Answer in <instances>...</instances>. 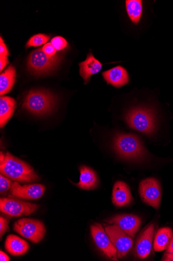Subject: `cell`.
<instances>
[{"instance_id": "cell-8", "label": "cell", "mask_w": 173, "mask_h": 261, "mask_svg": "<svg viewBox=\"0 0 173 261\" xmlns=\"http://www.w3.org/2000/svg\"><path fill=\"white\" fill-rule=\"evenodd\" d=\"M39 205L10 198H1V212L11 217H19L29 216L34 212Z\"/></svg>"}, {"instance_id": "cell-4", "label": "cell", "mask_w": 173, "mask_h": 261, "mask_svg": "<svg viewBox=\"0 0 173 261\" xmlns=\"http://www.w3.org/2000/svg\"><path fill=\"white\" fill-rule=\"evenodd\" d=\"M114 145L118 155L124 159H139L145 153L141 140L132 134L117 135L114 139Z\"/></svg>"}, {"instance_id": "cell-31", "label": "cell", "mask_w": 173, "mask_h": 261, "mask_svg": "<svg viewBox=\"0 0 173 261\" xmlns=\"http://www.w3.org/2000/svg\"><path fill=\"white\" fill-rule=\"evenodd\" d=\"M10 258L9 256L3 251H0V260L1 261H9Z\"/></svg>"}, {"instance_id": "cell-9", "label": "cell", "mask_w": 173, "mask_h": 261, "mask_svg": "<svg viewBox=\"0 0 173 261\" xmlns=\"http://www.w3.org/2000/svg\"><path fill=\"white\" fill-rule=\"evenodd\" d=\"M139 193L143 201L158 209L161 199V188L158 180L154 178H147L141 181Z\"/></svg>"}, {"instance_id": "cell-2", "label": "cell", "mask_w": 173, "mask_h": 261, "mask_svg": "<svg viewBox=\"0 0 173 261\" xmlns=\"http://www.w3.org/2000/svg\"><path fill=\"white\" fill-rule=\"evenodd\" d=\"M56 104L53 95L46 90H34L28 92L22 107L37 115H43L51 112Z\"/></svg>"}, {"instance_id": "cell-24", "label": "cell", "mask_w": 173, "mask_h": 261, "mask_svg": "<svg viewBox=\"0 0 173 261\" xmlns=\"http://www.w3.org/2000/svg\"><path fill=\"white\" fill-rule=\"evenodd\" d=\"M51 43L57 51H60L66 47L67 43L66 40L61 37H56L51 41Z\"/></svg>"}, {"instance_id": "cell-5", "label": "cell", "mask_w": 173, "mask_h": 261, "mask_svg": "<svg viewBox=\"0 0 173 261\" xmlns=\"http://www.w3.org/2000/svg\"><path fill=\"white\" fill-rule=\"evenodd\" d=\"M60 59L58 55L49 57L44 53L43 49L39 48L30 55L28 60V67L34 74H44L55 69Z\"/></svg>"}, {"instance_id": "cell-21", "label": "cell", "mask_w": 173, "mask_h": 261, "mask_svg": "<svg viewBox=\"0 0 173 261\" xmlns=\"http://www.w3.org/2000/svg\"><path fill=\"white\" fill-rule=\"evenodd\" d=\"M16 69L13 66H9L0 75V94L3 96L12 89L16 79Z\"/></svg>"}, {"instance_id": "cell-7", "label": "cell", "mask_w": 173, "mask_h": 261, "mask_svg": "<svg viewBox=\"0 0 173 261\" xmlns=\"http://www.w3.org/2000/svg\"><path fill=\"white\" fill-rule=\"evenodd\" d=\"M105 230L117 249V257L120 258L125 256L132 248V237L116 224L107 226Z\"/></svg>"}, {"instance_id": "cell-11", "label": "cell", "mask_w": 173, "mask_h": 261, "mask_svg": "<svg viewBox=\"0 0 173 261\" xmlns=\"http://www.w3.org/2000/svg\"><path fill=\"white\" fill-rule=\"evenodd\" d=\"M45 187L41 184H32L21 186L18 182L12 184L10 194L15 197L20 199L35 200L43 195Z\"/></svg>"}, {"instance_id": "cell-19", "label": "cell", "mask_w": 173, "mask_h": 261, "mask_svg": "<svg viewBox=\"0 0 173 261\" xmlns=\"http://www.w3.org/2000/svg\"><path fill=\"white\" fill-rule=\"evenodd\" d=\"M16 108L15 100L9 97L0 98V126L4 127L12 117Z\"/></svg>"}, {"instance_id": "cell-27", "label": "cell", "mask_w": 173, "mask_h": 261, "mask_svg": "<svg viewBox=\"0 0 173 261\" xmlns=\"http://www.w3.org/2000/svg\"><path fill=\"white\" fill-rule=\"evenodd\" d=\"M42 49L44 53L49 57L54 56L57 51L51 43L45 44Z\"/></svg>"}, {"instance_id": "cell-17", "label": "cell", "mask_w": 173, "mask_h": 261, "mask_svg": "<svg viewBox=\"0 0 173 261\" xmlns=\"http://www.w3.org/2000/svg\"><path fill=\"white\" fill-rule=\"evenodd\" d=\"M5 247L7 251L13 256L26 254L29 249L27 242L14 234H10L7 237Z\"/></svg>"}, {"instance_id": "cell-28", "label": "cell", "mask_w": 173, "mask_h": 261, "mask_svg": "<svg viewBox=\"0 0 173 261\" xmlns=\"http://www.w3.org/2000/svg\"><path fill=\"white\" fill-rule=\"evenodd\" d=\"M9 53L2 37L0 39V56L8 57Z\"/></svg>"}, {"instance_id": "cell-12", "label": "cell", "mask_w": 173, "mask_h": 261, "mask_svg": "<svg viewBox=\"0 0 173 261\" xmlns=\"http://www.w3.org/2000/svg\"><path fill=\"white\" fill-rule=\"evenodd\" d=\"M107 222L111 224L118 225L132 238H134L141 224V220L139 217L130 215L115 216L107 220Z\"/></svg>"}, {"instance_id": "cell-6", "label": "cell", "mask_w": 173, "mask_h": 261, "mask_svg": "<svg viewBox=\"0 0 173 261\" xmlns=\"http://www.w3.org/2000/svg\"><path fill=\"white\" fill-rule=\"evenodd\" d=\"M14 230L34 243H38L44 238L45 227L42 222L36 219H22L14 225Z\"/></svg>"}, {"instance_id": "cell-14", "label": "cell", "mask_w": 173, "mask_h": 261, "mask_svg": "<svg viewBox=\"0 0 173 261\" xmlns=\"http://www.w3.org/2000/svg\"><path fill=\"white\" fill-rule=\"evenodd\" d=\"M132 196L127 184L117 181L113 188L112 201L114 205L121 207L129 205L132 202Z\"/></svg>"}, {"instance_id": "cell-20", "label": "cell", "mask_w": 173, "mask_h": 261, "mask_svg": "<svg viewBox=\"0 0 173 261\" xmlns=\"http://www.w3.org/2000/svg\"><path fill=\"white\" fill-rule=\"evenodd\" d=\"M173 236L172 229L169 227L159 229L155 236L154 248L155 251L159 252L166 250Z\"/></svg>"}, {"instance_id": "cell-15", "label": "cell", "mask_w": 173, "mask_h": 261, "mask_svg": "<svg viewBox=\"0 0 173 261\" xmlns=\"http://www.w3.org/2000/svg\"><path fill=\"white\" fill-rule=\"evenodd\" d=\"M102 75L108 84H111L117 88L127 85L129 81L127 70L121 66L106 71L102 73Z\"/></svg>"}, {"instance_id": "cell-10", "label": "cell", "mask_w": 173, "mask_h": 261, "mask_svg": "<svg viewBox=\"0 0 173 261\" xmlns=\"http://www.w3.org/2000/svg\"><path fill=\"white\" fill-rule=\"evenodd\" d=\"M91 233L96 246L107 257L117 260V249L100 224L95 223L90 227Z\"/></svg>"}, {"instance_id": "cell-16", "label": "cell", "mask_w": 173, "mask_h": 261, "mask_svg": "<svg viewBox=\"0 0 173 261\" xmlns=\"http://www.w3.org/2000/svg\"><path fill=\"white\" fill-rule=\"evenodd\" d=\"M79 66L80 75L84 79L85 84H87L90 81L91 76L100 72L102 64L90 53L86 60L80 63Z\"/></svg>"}, {"instance_id": "cell-26", "label": "cell", "mask_w": 173, "mask_h": 261, "mask_svg": "<svg viewBox=\"0 0 173 261\" xmlns=\"http://www.w3.org/2000/svg\"><path fill=\"white\" fill-rule=\"evenodd\" d=\"M9 221L3 217L0 218V237L1 240L3 235L7 231H9Z\"/></svg>"}, {"instance_id": "cell-22", "label": "cell", "mask_w": 173, "mask_h": 261, "mask_svg": "<svg viewBox=\"0 0 173 261\" xmlns=\"http://www.w3.org/2000/svg\"><path fill=\"white\" fill-rule=\"evenodd\" d=\"M126 7L128 16L135 25L140 21L143 12V4L141 0H127Z\"/></svg>"}, {"instance_id": "cell-1", "label": "cell", "mask_w": 173, "mask_h": 261, "mask_svg": "<svg viewBox=\"0 0 173 261\" xmlns=\"http://www.w3.org/2000/svg\"><path fill=\"white\" fill-rule=\"evenodd\" d=\"M0 172L8 178L18 182H31L39 177L30 166L14 156L10 152H1Z\"/></svg>"}, {"instance_id": "cell-18", "label": "cell", "mask_w": 173, "mask_h": 261, "mask_svg": "<svg viewBox=\"0 0 173 261\" xmlns=\"http://www.w3.org/2000/svg\"><path fill=\"white\" fill-rule=\"evenodd\" d=\"M81 176L80 182L77 186L84 190H92L97 187L98 179L96 173L91 168L82 166L80 168Z\"/></svg>"}, {"instance_id": "cell-29", "label": "cell", "mask_w": 173, "mask_h": 261, "mask_svg": "<svg viewBox=\"0 0 173 261\" xmlns=\"http://www.w3.org/2000/svg\"><path fill=\"white\" fill-rule=\"evenodd\" d=\"M8 64V57L0 56V70H1V72H3V70Z\"/></svg>"}, {"instance_id": "cell-32", "label": "cell", "mask_w": 173, "mask_h": 261, "mask_svg": "<svg viewBox=\"0 0 173 261\" xmlns=\"http://www.w3.org/2000/svg\"><path fill=\"white\" fill-rule=\"evenodd\" d=\"M166 252L173 253V236L167 248L166 249Z\"/></svg>"}, {"instance_id": "cell-25", "label": "cell", "mask_w": 173, "mask_h": 261, "mask_svg": "<svg viewBox=\"0 0 173 261\" xmlns=\"http://www.w3.org/2000/svg\"><path fill=\"white\" fill-rule=\"evenodd\" d=\"M12 186V181L3 176L2 174L0 175V192L2 194L5 193L11 188Z\"/></svg>"}, {"instance_id": "cell-23", "label": "cell", "mask_w": 173, "mask_h": 261, "mask_svg": "<svg viewBox=\"0 0 173 261\" xmlns=\"http://www.w3.org/2000/svg\"><path fill=\"white\" fill-rule=\"evenodd\" d=\"M49 39V37L43 34H38L32 37L26 44L27 47L39 46L46 43Z\"/></svg>"}, {"instance_id": "cell-30", "label": "cell", "mask_w": 173, "mask_h": 261, "mask_svg": "<svg viewBox=\"0 0 173 261\" xmlns=\"http://www.w3.org/2000/svg\"><path fill=\"white\" fill-rule=\"evenodd\" d=\"M162 260L173 261V253L166 252L164 254Z\"/></svg>"}, {"instance_id": "cell-13", "label": "cell", "mask_w": 173, "mask_h": 261, "mask_svg": "<svg viewBox=\"0 0 173 261\" xmlns=\"http://www.w3.org/2000/svg\"><path fill=\"white\" fill-rule=\"evenodd\" d=\"M154 231L155 226L152 224L141 234L134 251L136 257L143 259L149 255L152 249Z\"/></svg>"}, {"instance_id": "cell-3", "label": "cell", "mask_w": 173, "mask_h": 261, "mask_svg": "<svg viewBox=\"0 0 173 261\" xmlns=\"http://www.w3.org/2000/svg\"><path fill=\"white\" fill-rule=\"evenodd\" d=\"M126 120L130 127L146 135H152L156 132V116L150 109H133L128 112Z\"/></svg>"}]
</instances>
